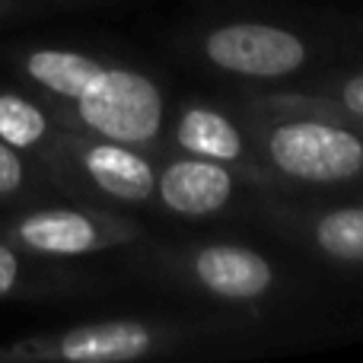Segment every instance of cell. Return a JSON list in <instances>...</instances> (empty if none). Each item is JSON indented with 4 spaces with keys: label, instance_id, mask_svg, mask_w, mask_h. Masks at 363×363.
I'll list each match as a JSON object with an SVG mask.
<instances>
[{
    "label": "cell",
    "instance_id": "14",
    "mask_svg": "<svg viewBox=\"0 0 363 363\" xmlns=\"http://www.w3.org/2000/svg\"><path fill=\"white\" fill-rule=\"evenodd\" d=\"M313 102L322 108L341 115L347 121L363 125V70H351V74H332L315 80L309 89H303Z\"/></svg>",
    "mask_w": 363,
    "mask_h": 363
},
{
    "label": "cell",
    "instance_id": "5",
    "mask_svg": "<svg viewBox=\"0 0 363 363\" xmlns=\"http://www.w3.org/2000/svg\"><path fill=\"white\" fill-rule=\"evenodd\" d=\"M147 230L140 220L121 213L118 207L93 204V201H57V204H32L23 213L0 226V239L48 262H74L99 252L125 249L144 242Z\"/></svg>",
    "mask_w": 363,
    "mask_h": 363
},
{
    "label": "cell",
    "instance_id": "7",
    "mask_svg": "<svg viewBox=\"0 0 363 363\" xmlns=\"http://www.w3.org/2000/svg\"><path fill=\"white\" fill-rule=\"evenodd\" d=\"M198 55L211 70L233 80L274 83L303 74L315 61V45L300 29L281 23L230 19L201 32Z\"/></svg>",
    "mask_w": 363,
    "mask_h": 363
},
{
    "label": "cell",
    "instance_id": "4",
    "mask_svg": "<svg viewBox=\"0 0 363 363\" xmlns=\"http://www.w3.org/2000/svg\"><path fill=\"white\" fill-rule=\"evenodd\" d=\"M160 153L93 134L64 131L45 163L51 185L80 201L106 207H150Z\"/></svg>",
    "mask_w": 363,
    "mask_h": 363
},
{
    "label": "cell",
    "instance_id": "2",
    "mask_svg": "<svg viewBox=\"0 0 363 363\" xmlns=\"http://www.w3.org/2000/svg\"><path fill=\"white\" fill-rule=\"evenodd\" d=\"M277 188H351L363 182V125L306 93H252L236 108Z\"/></svg>",
    "mask_w": 363,
    "mask_h": 363
},
{
    "label": "cell",
    "instance_id": "3",
    "mask_svg": "<svg viewBox=\"0 0 363 363\" xmlns=\"http://www.w3.org/2000/svg\"><path fill=\"white\" fill-rule=\"evenodd\" d=\"M150 277L226 306H258L281 287L274 262L242 242H179L157 245L138 258Z\"/></svg>",
    "mask_w": 363,
    "mask_h": 363
},
{
    "label": "cell",
    "instance_id": "1",
    "mask_svg": "<svg viewBox=\"0 0 363 363\" xmlns=\"http://www.w3.org/2000/svg\"><path fill=\"white\" fill-rule=\"evenodd\" d=\"M13 67L67 131L166 150L169 102L150 74L67 45L19 48Z\"/></svg>",
    "mask_w": 363,
    "mask_h": 363
},
{
    "label": "cell",
    "instance_id": "13",
    "mask_svg": "<svg viewBox=\"0 0 363 363\" xmlns=\"http://www.w3.org/2000/svg\"><path fill=\"white\" fill-rule=\"evenodd\" d=\"M48 191H57V188L51 185L42 166L0 140V201H29Z\"/></svg>",
    "mask_w": 363,
    "mask_h": 363
},
{
    "label": "cell",
    "instance_id": "15",
    "mask_svg": "<svg viewBox=\"0 0 363 363\" xmlns=\"http://www.w3.org/2000/svg\"><path fill=\"white\" fill-rule=\"evenodd\" d=\"M6 4H10V0H0V13H4V10H6Z\"/></svg>",
    "mask_w": 363,
    "mask_h": 363
},
{
    "label": "cell",
    "instance_id": "11",
    "mask_svg": "<svg viewBox=\"0 0 363 363\" xmlns=\"http://www.w3.org/2000/svg\"><path fill=\"white\" fill-rule=\"evenodd\" d=\"M64 131L67 128L51 115V108L38 96L0 89V140L10 144L13 150L32 157L42 169L55 153L57 140L64 138Z\"/></svg>",
    "mask_w": 363,
    "mask_h": 363
},
{
    "label": "cell",
    "instance_id": "12",
    "mask_svg": "<svg viewBox=\"0 0 363 363\" xmlns=\"http://www.w3.org/2000/svg\"><path fill=\"white\" fill-rule=\"evenodd\" d=\"M74 284H83V277L67 274L64 268H57V262L35 258L0 239V300L61 294V290H74Z\"/></svg>",
    "mask_w": 363,
    "mask_h": 363
},
{
    "label": "cell",
    "instance_id": "6",
    "mask_svg": "<svg viewBox=\"0 0 363 363\" xmlns=\"http://www.w3.org/2000/svg\"><path fill=\"white\" fill-rule=\"evenodd\" d=\"M188 332L157 319H106L32 335L0 347V360L19 363H131L176 354Z\"/></svg>",
    "mask_w": 363,
    "mask_h": 363
},
{
    "label": "cell",
    "instance_id": "10",
    "mask_svg": "<svg viewBox=\"0 0 363 363\" xmlns=\"http://www.w3.org/2000/svg\"><path fill=\"white\" fill-rule=\"evenodd\" d=\"M264 220L277 226L303 252L341 268H363V204L332 207H264Z\"/></svg>",
    "mask_w": 363,
    "mask_h": 363
},
{
    "label": "cell",
    "instance_id": "9",
    "mask_svg": "<svg viewBox=\"0 0 363 363\" xmlns=\"http://www.w3.org/2000/svg\"><path fill=\"white\" fill-rule=\"evenodd\" d=\"M245 182L223 163L204 157L163 150L157 157V182H153L150 207L166 217L207 220L223 217L239 201H245Z\"/></svg>",
    "mask_w": 363,
    "mask_h": 363
},
{
    "label": "cell",
    "instance_id": "8",
    "mask_svg": "<svg viewBox=\"0 0 363 363\" xmlns=\"http://www.w3.org/2000/svg\"><path fill=\"white\" fill-rule=\"evenodd\" d=\"M166 150L204 157L223 163L236 172L249 188L258 191H277V182L262 166L245 121L239 112H226L213 102H182L169 121H166Z\"/></svg>",
    "mask_w": 363,
    "mask_h": 363
}]
</instances>
